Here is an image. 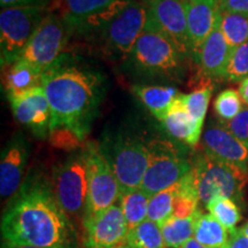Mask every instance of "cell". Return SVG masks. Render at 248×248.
Instances as JSON below:
<instances>
[{
    "mask_svg": "<svg viewBox=\"0 0 248 248\" xmlns=\"http://www.w3.org/2000/svg\"><path fill=\"white\" fill-rule=\"evenodd\" d=\"M221 9L217 0H187L186 17L192 59L197 57L201 46L215 27Z\"/></svg>",
    "mask_w": 248,
    "mask_h": 248,
    "instance_id": "17",
    "label": "cell"
},
{
    "mask_svg": "<svg viewBox=\"0 0 248 248\" xmlns=\"http://www.w3.org/2000/svg\"><path fill=\"white\" fill-rule=\"evenodd\" d=\"M192 173L200 204L207 207L215 198H230L243 202L248 171L214 159L203 151L193 153Z\"/></svg>",
    "mask_w": 248,
    "mask_h": 248,
    "instance_id": "4",
    "label": "cell"
},
{
    "mask_svg": "<svg viewBox=\"0 0 248 248\" xmlns=\"http://www.w3.org/2000/svg\"><path fill=\"white\" fill-rule=\"evenodd\" d=\"M100 150L115 173L121 192L140 187L150 162L147 142L133 135L119 133Z\"/></svg>",
    "mask_w": 248,
    "mask_h": 248,
    "instance_id": "8",
    "label": "cell"
},
{
    "mask_svg": "<svg viewBox=\"0 0 248 248\" xmlns=\"http://www.w3.org/2000/svg\"><path fill=\"white\" fill-rule=\"evenodd\" d=\"M237 230L239 231L241 234L245 235V237L248 238V222L245 223L244 225H241L240 228H237Z\"/></svg>",
    "mask_w": 248,
    "mask_h": 248,
    "instance_id": "40",
    "label": "cell"
},
{
    "mask_svg": "<svg viewBox=\"0 0 248 248\" xmlns=\"http://www.w3.org/2000/svg\"><path fill=\"white\" fill-rule=\"evenodd\" d=\"M83 229V248H122L129 232L119 204L84 223Z\"/></svg>",
    "mask_w": 248,
    "mask_h": 248,
    "instance_id": "13",
    "label": "cell"
},
{
    "mask_svg": "<svg viewBox=\"0 0 248 248\" xmlns=\"http://www.w3.org/2000/svg\"><path fill=\"white\" fill-rule=\"evenodd\" d=\"M177 183L159 193L152 195L148 204L147 219L153 221L160 226L172 216Z\"/></svg>",
    "mask_w": 248,
    "mask_h": 248,
    "instance_id": "29",
    "label": "cell"
},
{
    "mask_svg": "<svg viewBox=\"0 0 248 248\" xmlns=\"http://www.w3.org/2000/svg\"><path fill=\"white\" fill-rule=\"evenodd\" d=\"M239 94L245 104L248 106V77H246L244 80H241L239 86Z\"/></svg>",
    "mask_w": 248,
    "mask_h": 248,
    "instance_id": "37",
    "label": "cell"
},
{
    "mask_svg": "<svg viewBox=\"0 0 248 248\" xmlns=\"http://www.w3.org/2000/svg\"><path fill=\"white\" fill-rule=\"evenodd\" d=\"M212 92V86L207 84L203 85L202 88L197 89L195 91L188 93V94L181 93V99L186 110L188 111L192 119L197 123L201 124V125H203V121L204 117H206L207 109H208Z\"/></svg>",
    "mask_w": 248,
    "mask_h": 248,
    "instance_id": "30",
    "label": "cell"
},
{
    "mask_svg": "<svg viewBox=\"0 0 248 248\" xmlns=\"http://www.w3.org/2000/svg\"><path fill=\"white\" fill-rule=\"evenodd\" d=\"M1 248H44V247L31 246V245H20V244H13V243H7V241H2Z\"/></svg>",
    "mask_w": 248,
    "mask_h": 248,
    "instance_id": "38",
    "label": "cell"
},
{
    "mask_svg": "<svg viewBox=\"0 0 248 248\" xmlns=\"http://www.w3.org/2000/svg\"><path fill=\"white\" fill-rule=\"evenodd\" d=\"M219 9L248 15V0H224L219 4Z\"/></svg>",
    "mask_w": 248,
    "mask_h": 248,
    "instance_id": "34",
    "label": "cell"
},
{
    "mask_svg": "<svg viewBox=\"0 0 248 248\" xmlns=\"http://www.w3.org/2000/svg\"><path fill=\"white\" fill-rule=\"evenodd\" d=\"M125 61L133 75L142 79L178 83L185 74V59L164 37L153 31L144 30Z\"/></svg>",
    "mask_w": 248,
    "mask_h": 248,
    "instance_id": "3",
    "label": "cell"
},
{
    "mask_svg": "<svg viewBox=\"0 0 248 248\" xmlns=\"http://www.w3.org/2000/svg\"><path fill=\"white\" fill-rule=\"evenodd\" d=\"M195 215L187 218L171 216L160 226L166 247L181 248L193 238Z\"/></svg>",
    "mask_w": 248,
    "mask_h": 248,
    "instance_id": "26",
    "label": "cell"
},
{
    "mask_svg": "<svg viewBox=\"0 0 248 248\" xmlns=\"http://www.w3.org/2000/svg\"><path fill=\"white\" fill-rule=\"evenodd\" d=\"M51 0H0L1 8L23 7V6H48Z\"/></svg>",
    "mask_w": 248,
    "mask_h": 248,
    "instance_id": "35",
    "label": "cell"
},
{
    "mask_svg": "<svg viewBox=\"0 0 248 248\" xmlns=\"http://www.w3.org/2000/svg\"><path fill=\"white\" fill-rule=\"evenodd\" d=\"M145 23L146 7L137 0H130L120 13L85 38L91 39L105 58L125 61L144 32Z\"/></svg>",
    "mask_w": 248,
    "mask_h": 248,
    "instance_id": "5",
    "label": "cell"
},
{
    "mask_svg": "<svg viewBox=\"0 0 248 248\" xmlns=\"http://www.w3.org/2000/svg\"><path fill=\"white\" fill-rule=\"evenodd\" d=\"M150 199V195L145 193L140 187L121 192L117 202L128 223L129 231L147 219Z\"/></svg>",
    "mask_w": 248,
    "mask_h": 248,
    "instance_id": "23",
    "label": "cell"
},
{
    "mask_svg": "<svg viewBox=\"0 0 248 248\" xmlns=\"http://www.w3.org/2000/svg\"><path fill=\"white\" fill-rule=\"evenodd\" d=\"M85 147L88 152L89 186L83 224L114 206L121 194L119 181L100 146L90 142Z\"/></svg>",
    "mask_w": 248,
    "mask_h": 248,
    "instance_id": "12",
    "label": "cell"
},
{
    "mask_svg": "<svg viewBox=\"0 0 248 248\" xmlns=\"http://www.w3.org/2000/svg\"><path fill=\"white\" fill-rule=\"evenodd\" d=\"M146 7V31L164 37L183 58H192L186 8L187 0H151Z\"/></svg>",
    "mask_w": 248,
    "mask_h": 248,
    "instance_id": "11",
    "label": "cell"
},
{
    "mask_svg": "<svg viewBox=\"0 0 248 248\" xmlns=\"http://www.w3.org/2000/svg\"><path fill=\"white\" fill-rule=\"evenodd\" d=\"M70 33L67 24L58 15L48 12L17 61L43 76L63 55Z\"/></svg>",
    "mask_w": 248,
    "mask_h": 248,
    "instance_id": "10",
    "label": "cell"
},
{
    "mask_svg": "<svg viewBox=\"0 0 248 248\" xmlns=\"http://www.w3.org/2000/svg\"><path fill=\"white\" fill-rule=\"evenodd\" d=\"M115 1L116 0H51L47 8L48 12L58 15L67 27L70 28Z\"/></svg>",
    "mask_w": 248,
    "mask_h": 248,
    "instance_id": "20",
    "label": "cell"
},
{
    "mask_svg": "<svg viewBox=\"0 0 248 248\" xmlns=\"http://www.w3.org/2000/svg\"><path fill=\"white\" fill-rule=\"evenodd\" d=\"M222 123L234 137H237L248 147V108H243V110L237 116L228 122Z\"/></svg>",
    "mask_w": 248,
    "mask_h": 248,
    "instance_id": "33",
    "label": "cell"
},
{
    "mask_svg": "<svg viewBox=\"0 0 248 248\" xmlns=\"http://www.w3.org/2000/svg\"><path fill=\"white\" fill-rule=\"evenodd\" d=\"M132 91L152 115L161 122L166 119L172 102L179 94L175 88L161 85H135Z\"/></svg>",
    "mask_w": 248,
    "mask_h": 248,
    "instance_id": "21",
    "label": "cell"
},
{
    "mask_svg": "<svg viewBox=\"0 0 248 248\" xmlns=\"http://www.w3.org/2000/svg\"><path fill=\"white\" fill-rule=\"evenodd\" d=\"M2 241L44 248H77L73 221L55 198L52 184L31 175L9 200L1 218Z\"/></svg>",
    "mask_w": 248,
    "mask_h": 248,
    "instance_id": "1",
    "label": "cell"
},
{
    "mask_svg": "<svg viewBox=\"0 0 248 248\" xmlns=\"http://www.w3.org/2000/svg\"><path fill=\"white\" fill-rule=\"evenodd\" d=\"M207 209L209 210L210 215H213L224 228L229 233H232L241 219V212L238 203L230 198L218 197L213 199L207 204Z\"/></svg>",
    "mask_w": 248,
    "mask_h": 248,
    "instance_id": "28",
    "label": "cell"
},
{
    "mask_svg": "<svg viewBox=\"0 0 248 248\" xmlns=\"http://www.w3.org/2000/svg\"><path fill=\"white\" fill-rule=\"evenodd\" d=\"M106 77L78 59L62 55L43 74L52 113L49 131L64 128L85 140L106 94Z\"/></svg>",
    "mask_w": 248,
    "mask_h": 248,
    "instance_id": "2",
    "label": "cell"
},
{
    "mask_svg": "<svg viewBox=\"0 0 248 248\" xmlns=\"http://www.w3.org/2000/svg\"><path fill=\"white\" fill-rule=\"evenodd\" d=\"M43 84V76L21 61H16L9 68L5 76V89L7 98L26 93Z\"/></svg>",
    "mask_w": 248,
    "mask_h": 248,
    "instance_id": "24",
    "label": "cell"
},
{
    "mask_svg": "<svg viewBox=\"0 0 248 248\" xmlns=\"http://www.w3.org/2000/svg\"><path fill=\"white\" fill-rule=\"evenodd\" d=\"M221 30L233 49L248 42V15L221 11Z\"/></svg>",
    "mask_w": 248,
    "mask_h": 248,
    "instance_id": "27",
    "label": "cell"
},
{
    "mask_svg": "<svg viewBox=\"0 0 248 248\" xmlns=\"http://www.w3.org/2000/svg\"><path fill=\"white\" fill-rule=\"evenodd\" d=\"M217 1H218V5H219V4H221V2L224 1V0H217Z\"/></svg>",
    "mask_w": 248,
    "mask_h": 248,
    "instance_id": "42",
    "label": "cell"
},
{
    "mask_svg": "<svg viewBox=\"0 0 248 248\" xmlns=\"http://www.w3.org/2000/svg\"><path fill=\"white\" fill-rule=\"evenodd\" d=\"M202 151L214 159L248 171V147L225 128L210 121L202 135Z\"/></svg>",
    "mask_w": 248,
    "mask_h": 248,
    "instance_id": "16",
    "label": "cell"
},
{
    "mask_svg": "<svg viewBox=\"0 0 248 248\" xmlns=\"http://www.w3.org/2000/svg\"><path fill=\"white\" fill-rule=\"evenodd\" d=\"M29 154V142L20 132L12 136L2 148L0 160V194L4 201L11 200L23 185Z\"/></svg>",
    "mask_w": 248,
    "mask_h": 248,
    "instance_id": "14",
    "label": "cell"
},
{
    "mask_svg": "<svg viewBox=\"0 0 248 248\" xmlns=\"http://www.w3.org/2000/svg\"><path fill=\"white\" fill-rule=\"evenodd\" d=\"M248 77V42L232 49L223 78L239 82Z\"/></svg>",
    "mask_w": 248,
    "mask_h": 248,
    "instance_id": "32",
    "label": "cell"
},
{
    "mask_svg": "<svg viewBox=\"0 0 248 248\" xmlns=\"http://www.w3.org/2000/svg\"><path fill=\"white\" fill-rule=\"evenodd\" d=\"M243 99L239 92L228 89L217 95L214 101V110L222 122H228L243 110Z\"/></svg>",
    "mask_w": 248,
    "mask_h": 248,
    "instance_id": "31",
    "label": "cell"
},
{
    "mask_svg": "<svg viewBox=\"0 0 248 248\" xmlns=\"http://www.w3.org/2000/svg\"><path fill=\"white\" fill-rule=\"evenodd\" d=\"M229 234L230 239H229L228 248H248V238L241 234L237 229Z\"/></svg>",
    "mask_w": 248,
    "mask_h": 248,
    "instance_id": "36",
    "label": "cell"
},
{
    "mask_svg": "<svg viewBox=\"0 0 248 248\" xmlns=\"http://www.w3.org/2000/svg\"><path fill=\"white\" fill-rule=\"evenodd\" d=\"M122 248H167L159 224L145 219L128 232Z\"/></svg>",
    "mask_w": 248,
    "mask_h": 248,
    "instance_id": "25",
    "label": "cell"
},
{
    "mask_svg": "<svg viewBox=\"0 0 248 248\" xmlns=\"http://www.w3.org/2000/svg\"><path fill=\"white\" fill-rule=\"evenodd\" d=\"M162 123L166 131L175 140L191 148H194L199 144L203 125L195 122L186 110L181 99V93L172 102L169 113L167 114Z\"/></svg>",
    "mask_w": 248,
    "mask_h": 248,
    "instance_id": "19",
    "label": "cell"
},
{
    "mask_svg": "<svg viewBox=\"0 0 248 248\" xmlns=\"http://www.w3.org/2000/svg\"><path fill=\"white\" fill-rule=\"evenodd\" d=\"M193 238L207 248H228L230 234L213 215L199 210L195 215Z\"/></svg>",
    "mask_w": 248,
    "mask_h": 248,
    "instance_id": "22",
    "label": "cell"
},
{
    "mask_svg": "<svg viewBox=\"0 0 248 248\" xmlns=\"http://www.w3.org/2000/svg\"><path fill=\"white\" fill-rule=\"evenodd\" d=\"M150 162L140 188L152 195L181 181L192 170L193 154L188 146L175 139L155 138L147 141Z\"/></svg>",
    "mask_w": 248,
    "mask_h": 248,
    "instance_id": "6",
    "label": "cell"
},
{
    "mask_svg": "<svg viewBox=\"0 0 248 248\" xmlns=\"http://www.w3.org/2000/svg\"><path fill=\"white\" fill-rule=\"evenodd\" d=\"M181 248H207V247L202 246V245L198 243V241L195 240L194 238H192L191 240H188L187 243H186L184 246H182Z\"/></svg>",
    "mask_w": 248,
    "mask_h": 248,
    "instance_id": "39",
    "label": "cell"
},
{
    "mask_svg": "<svg viewBox=\"0 0 248 248\" xmlns=\"http://www.w3.org/2000/svg\"><path fill=\"white\" fill-rule=\"evenodd\" d=\"M231 52L232 48L222 33L219 15L213 31L193 61L197 62L201 74L207 78H223Z\"/></svg>",
    "mask_w": 248,
    "mask_h": 248,
    "instance_id": "18",
    "label": "cell"
},
{
    "mask_svg": "<svg viewBox=\"0 0 248 248\" xmlns=\"http://www.w3.org/2000/svg\"><path fill=\"white\" fill-rule=\"evenodd\" d=\"M51 184L63 212L70 218H82L83 221L89 186L86 147L71 152L55 167Z\"/></svg>",
    "mask_w": 248,
    "mask_h": 248,
    "instance_id": "7",
    "label": "cell"
},
{
    "mask_svg": "<svg viewBox=\"0 0 248 248\" xmlns=\"http://www.w3.org/2000/svg\"><path fill=\"white\" fill-rule=\"evenodd\" d=\"M48 13L47 6L2 8L0 13L1 67L15 63L37 28Z\"/></svg>",
    "mask_w": 248,
    "mask_h": 248,
    "instance_id": "9",
    "label": "cell"
},
{
    "mask_svg": "<svg viewBox=\"0 0 248 248\" xmlns=\"http://www.w3.org/2000/svg\"><path fill=\"white\" fill-rule=\"evenodd\" d=\"M12 110L18 122L29 128L36 137L44 139L49 135L52 113L44 88L30 90L18 95L8 97Z\"/></svg>",
    "mask_w": 248,
    "mask_h": 248,
    "instance_id": "15",
    "label": "cell"
},
{
    "mask_svg": "<svg viewBox=\"0 0 248 248\" xmlns=\"http://www.w3.org/2000/svg\"><path fill=\"white\" fill-rule=\"evenodd\" d=\"M151 0H140V2L142 5H145V4H147V2H150Z\"/></svg>",
    "mask_w": 248,
    "mask_h": 248,
    "instance_id": "41",
    "label": "cell"
}]
</instances>
